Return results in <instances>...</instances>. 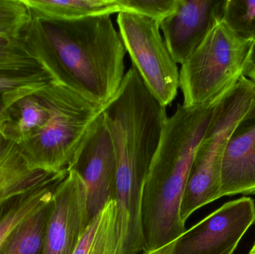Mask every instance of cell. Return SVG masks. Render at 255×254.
<instances>
[{"mask_svg": "<svg viewBox=\"0 0 255 254\" xmlns=\"http://www.w3.org/2000/svg\"><path fill=\"white\" fill-rule=\"evenodd\" d=\"M250 254H255V243L254 246L253 247V249H252V250L250 251Z\"/></svg>", "mask_w": 255, "mask_h": 254, "instance_id": "25", "label": "cell"}, {"mask_svg": "<svg viewBox=\"0 0 255 254\" xmlns=\"http://www.w3.org/2000/svg\"><path fill=\"white\" fill-rule=\"evenodd\" d=\"M121 11L155 19L160 23L175 7L176 0H117Z\"/></svg>", "mask_w": 255, "mask_h": 254, "instance_id": "22", "label": "cell"}, {"mask_svg": "<svg viewBox=\"0 0 255 254\" xmlns=\"http://www.w3.org/2000/svg\"><path fill=\"white\" fill-rule=\"evenodd\" d=\"M249 71H255V40L254 44H253V49H252L251 56H250V64H249L248 71H247V73H248Z\"/></svg>", "mask_w": 255, "mask_h": 254, "instance_id": "23", "label": "cell"}, {"mask_svg": "<svg viewBox=\"0 0 255 254\" xmlns=\"http://www.w3.org/2000/svg\"><path fill=\"white\" fill-rule=\"evenodd\" d=\"M50 113L46 125L18 145L31 169H67L84 137L104 107L57 82L37 91Z\"/></svg>", "mask_w": 255, "mask_h": 254, "instance_id": "3", "label": "cell"}, {"mask_svg": "<svg viewBox=\"0 0 255 254\" xmlns=\"http://www.w3.org/2000/svg\"><path fill=\"white\" fill-rule=\"evenodd\" d=\"M30 19L29 10L22 0H0V36L19 37Z\"/></svg>", "mask_w": 255, "mask_h": 254, "instance_id": "21", "label": "cell"}, {"mask_svg": "<svg viewBox=\"0 0 255 254\" xmlns=\"http://www.w3.org/2000/svg\"><path fill=\"white\" fill-rule=\"evenodd\" d=\"M225 0H176L173 11L160 22L166 46L182 65L199 47L217 21Z\"/></svg>", "mask_w": 255, "mask_h": 254, "instance_id": "10", "label": "cell"}, {"mask_svg": "<svg viewBox=\"0 0 255 254\" xmlns=\"http://www.w3.org/2000/svg\"><path fill=\"white\" fill-rule=\"evenodd\" d=\"M255 222V201L243 197L223 204L167 246L148 254H234Z\"/></svg>", "mask_w": 255, "mask_h": 254, "instance_id": "7", "label": "cell"}, {"mask_svg": "<svg viewBox=\"0 0 255 254\" xmlns=\"http://www.w3.org/2000/svg\"><path fill=\"white\" fill-rule=\"evenodd\" d=\"M218 103L178 104L166 120L142 189V254L157 252L186 231L180 216L181 201L195 155Z\"/></svg>", "mask_w": 255, "mask_h": 254, "instance_id": "2", "label": "cell"}, {"mask_svg": "<svg viewBox=\"0 0 255 254\" xmlns=\"http://www.w3.org/2000/svg\"><path fill=\"white\" fill-rule=\"evenodd\" d=\"M19 37L55 82L95 104L105 107L122 84L127 50L111 15L73 20L31 15Z\"/></svg>", "mask_w": 255, "mask_h": 254, "instance_id": "1", "label": "cell"}, {"mask_svg": "<svg viewBox=\"0 0 255 254\" xmlns=\"http://www.w3.org/2000/svg\"><path fill=\"white\" fill-rule=\"evenodd\" d=\"M91 220L86 186L68 171L52 196L43 254H73Z\"/></svg>", "mask_w": 255, "mask_h": 254, "instance_id": "9", "label": "cell"}, {"mask_svg": "<svg viewBox=\"0 0 255 254\" xmlns=\"http://www.w3.org/2000/svg\"><path fill=\"white\" fill-rule=\"evenodd\" d=\"M49 116V109L36 92L9 107L0 119V133L19 145L41 129Z\"/></svg>", "mask_w": 255, "mask_h": 254, "instance_id": "14", "label": "cell"}, {"mask_svg": "<svg viewBox=\"0 0 255 254\" xmlns=\"http://www.w3.org/2000/svg\"><path fill=\"white\" fill-rule=\"evenodd\" d=\"M52 198L20 222L6 238L0 254H43Z\"/></svg>", "mask_w": 255, "mask_h": 254, "instance_id": "17", "label": "cell"}, {"mask_svg": "<svg viewBox=\"0 0 255 254\" xmlns=\"http://www.w3.org/2000/svg\"><path fill=\"white\" fill-rule=\"evenodd\" d=\"M247 77L250 78L255 82V71H249L247 74Z\"/></svg>", "mask_w": 255, "mask_h": 254, "instance_id": "24", "label": "cell"}, {"mask_svg": "<svg viewBox=\"0 0 255 254\" xmlns=\"http://www.w3.org/2000/svg\"><path fill=\"white\" fill-rule=\"evenodd\" d=\"M254 41L238 36L223 19L217 21L181 65L183 105L199 107L221 101L246 76Z\"/></svg>", "mask_w": 255, "mask_h": 254, "instance_id": "5", "label": "cell"}, {"mask_svg": "<svg viewBox=\"0 0 255 254\" xmlns=\"http://www.w3.org/2000/svg\"><path fill=\"white\" fill-rule=\"evenodd\" d=\"M119 253L118 209L112 200L91 219L73 254Z\"/></svg>", "mask_w": 255, "mask_h": 254, "instance_id": "16", "label": "cell"}, {"mask_svg": "<svg viewBox=\"0 0 255 254\" xmlns=\"http://www.w3.org/2000/svg\"><path fill=\"white\" fill-rule=\"evenodd\" d=\"M59 171L31 169L19 146L0 133V204L50 180Z\"/></svg>", "mask_w": 255, "mask_h": 254, "instance_id": "12", "label": "cell"}, {"mask_svg": "<svg viewBox=\"0 0 255 254\" xmlns=\"http://www.w3.org/2000/svg\"><path fill=\"white\" fill-rule=\"evenodd\" d=\"M255 114V82L244 76L216 106L209 128L198 148L180 207L184 224L196 210L220 198L226 146L237 128Z\"/></svg>", "mask_w": 255, "mask_h": 254, "instance_id": "4", "label": "cell"}, {"mask_svg": "<svg viewBox=\"0 0 255 254\" xmlns=\"http://www.w3.org/2000/svg\"><path fill=\"white\" fill-rule=\"evenodd\" d=\"M67 170L76 172L86 186L91 219L115 200L118 161L103 113L84 137Z\"/></svg>", "mask_w": 255, "mask_h": 254, "instance_id": "8", "label": "cell"}, {"mask_svg": "<svg viewBox=\"0 0 255 254\" xmlns=\"http://www.w3.org/2000/svg\"><path fill=\"white\" fill-rule=\"evenodd\" d=\"M31 16L46 20H73L120 13L117 0H22Z\"/></svg>", "mask_w": 255, "mask_h": 254, "instance_id": "15", "label": "cell"}, {"mask_svg": "<svg viewBox=\"0 0 255 254\" xmlns=\"http://www.w3.org/2000/svg\"><path fill=\"white\" fill-rule=\"evenodd\" d=\"M120 35L133 67L162 105H169L179 88V71L155 19L136 13H118Z\"/></svg>", "mask_w": 255, "mask_h": 254, "instance_id": "6", "label": "cell"}, {"mask_svg": "<svg viewBox=\"0 0 255 254\" xmlns=\"http://www.w3.org/2000/svg\"><path fill=\"white\" fill-rule=\"evenodd\" d=\"M255 194V114L235 131L225 151L220 198Z\"/></svg>", "mask_w": 255, "mask_h": 254, "instance_id": "11", "label": "cell"}, {"mask_svg": "<svg viewBox=\"0 0 255 254\" xmlns=\"http://www.w3.org/2000/svg\"><path fill=\"white\" fill-rule=\"evenodd\" d=\"M67 174V169L62 170L50 180L13 195L0 204V248L22 221L52 199L57 186Z\"/></svg>", "mask_w": 255, "mask_h": 254, "instance_id": "13", "label": "cell"}, {"mask_svg": "<svg viewBox=\"0 0 255 254\" xmlns=\"http://www.w3.org/2000/svg\"><path fill=\"white\" fill-rule=\"evenodd\" d=\"M54 82L55 79L48 70L0 74V119L15 102Z\"/></svg>", "mask_w": 255, "mask_h": 254, "instance_id": "18", "label": "cell"}, {"mask_svg": "<svg viewBox=\"0 0 255 254\" xmlns=\"http://www.w3.org/2000/svg\"><path fill=\"white\" fill-rule=\"evenodd\" d=\"M47 70L19 37L0 36V74Z\"/></svg>", "mask_w": 255, "mask_h": 254, "instance_id": "19", "label": "cell"}, {"mask_svg": "<svg viewBox=\"0 0 255 254\" xmlns=\"http://www.w3.org/2000/svg\"><path fill=\"white\" fill-rule=\"evenodd\" d=\"M222 19L240 37L255 40V0H225Z\"/></svg>", "mask_w": 255, "mask_h": 254, "instance_id": "20", "label": "cell"}]
</instances>
